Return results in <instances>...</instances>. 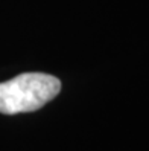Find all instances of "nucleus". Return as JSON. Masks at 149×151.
<instances>
[{"label": "nucleus", "mask_w": 149, "mask_h": 151, "mask_svg": "<svg viewBox=\"0 0 149 151\" xmlns=\"http://www.w3.org/2000/svg\"><path fill=\"white\" fill-rule=\"evenodd\" d=\"M61 81L41 72L20 73L0 83V113L17 114L41 109L59 93Z\"/></svg>", "instance_id": "obj_1"}]
</instances>
